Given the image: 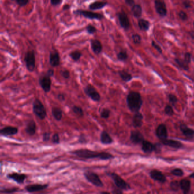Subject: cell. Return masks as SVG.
Instances as JSON below:
<instances>
[{"label": "cell", "instance_id": "1", "mask_svg": "<svg viewBox=\"0 0 194 194\" xmlns=\"http://www.w3.org/2000/svg\"><path fill=\"white\" fill-rule=\"evenodd\" d=\"M69 153L76 156V157L83 159H94L98 158L101 160H108L114 158L112 154L106 152H99L97 151L88 149H80L69 152Z\"/></svg>", "mask_w": 194, "mask_h": 194}, {"label": "cell", "instance_id": "2", "mask_svg": "<svg viewBox=\"0 0 194 194\" xmlns=\"http://www.w3.org/2000/svg\"><path fill=\"white\" fill-rule=\"evenodd\" d=\"M126 103L130 110L136 113L139 112L142 105V99L140 94L136 92H130L126 97Z\"/></svg>", "mask_w": 194, "mask_h": 194}, {"label": "cell", "instance_id": "3", "mask_svg": "<svg viewBox=\"0 0 194 194\" xmlns=\"http://www.w3.org/2000/svg\"><path fill=\"white\" fill-rule=\"evenodd\" d=\"M32 111L35 115L41 120L45 119L47 117V111L45 106L38 98H36L33 101Z\"/></svg>", "mask_w": 194, "mask_h": 194}, {"label": "cell", "instance_id": "4", "mask_svg": "<svg viewBox=\"0 0 194 194\" xmlns=\"http://www.w3.org/2000/svg\"><path fill=\"white\" fill-rule=\"evenodd\" d=\"M84 176L87 181L97 187H103L104 184L101 179L96 173L91 171H86L84 173Z\"/></svg>", "mask_w": 194, "mask_h": 194}, {"label": "cell", "instance_id": "5", "mask_svg": "<svg viewBox=\"0 0 194 194\" xmlns=\"http://www.w3.org/2000/svg\"><path fill=\"white\" fill-rule=\"evenodd\" d=\"M108 175L112 179L115 185L118 188L122 190H128L130 189L129 185L118 174L115 173H109Z\"/></svg>", "mask_w": 194, "mask_h": 194}, {"label": "cell", "instance_id": "6", "mask_svg": "<svg viewBox=\"0 0 194 194\" xmlns=\"http://www.w3.org/2000/svg\"><path fill=\"white\" fill-rule=\"evenodd\" d=\"M24 61L26 69L30 72H33L35 68V56L33 50L26 52L24 56Z\"/></svg>", "mask_w": 194, "mask_h": 194}, {"label": "cell", "instance_id": "7", "mask_svg": "<svg viewBox=\"0 0 194 194\" xmlns=\"http://www.w3.org/2000/svg\"><path fill=\"white\" fill-rule=\"evenodd\" d=\"M73 13L76 15L81 16H84L85 18L89 20H101L104 18V16L99 13L92 12L88 10H76L73 12Z\"/></svg>", "mask_w": 194, "mask_h": 194}, {"label": "cell", "instance_id": "8", "mask_svg": "<svg viewBox=\"0 0 194 194\" xmlns=\"http://www.w3.org/2000/svg\"><path fill=\"white\" fill-rule=\"evenodd\" d=\"M84 92L87 96L94 102H99L101 100V95L93 85L88 84L84 88Z\"/></svg>", "mask_w": 194, "mask_h": 194}, {"label": "cell", "instance_id": "9", "mask_svg": "<svg viewBox=\"0 0 194 194\" xmlns=\"http://www.w3.org/2000/svg\"><path fill=\"white\" fill-rule=\"evenodd\" d=\"M39 83L41 86V88L46 93H48L51 90L52 81L51 77L47 74H45L39 78Z\"/></svg>", "mask_w": 194, "mask_h": 194}, {"label": "cell", "instance_id": "10", "mask_svg": "<svg viewBox=\"0 0 194 194\" xmlns=\"http://www.w3.org/2000/svg\"><path fill=\"white\" fill-rule=\"evenodd\" d=\"M154 6L156 12L159 16L163 18L167 16V9L163 0H155Z\"/></svg>", "mask_w": 194, "mask_h": 194}, {"label": "cell", "instance_id": "11", "mask_svg": "<svg viewBox=\"0 0 194 194\" xmlns=\"http://www.w3.org/2000/svg\"><path fill=\"white\" fill-rule=\"evenodd\" d=\"M118 19L119 20V23L122 28L127 30L130 27V20L127 14L124 11L118 13Z\"/></svg>", "mask_w": 194, "mask_h": 194}, {"label": "cell", "instance_id": "12", "mask_svg": "<svg viewBox=\"0 0 194 194\" xmlns=\"http://www.w3.org/2000/svg\"><path fill=\"white\" fill-rule=\"evenodd\" d=\"M6 177L9 179H12L14 182H16L18 184L24 183V181L27 178V175L26 174L24 173H16V172L8 174Z\"/></svg>", "mask_w": 194, "mask_h": 194}, {"label": "cell", "instance_id": "13", "mask_svg": "<svg viewBox=\"0 0 194 194\" xmlns=\"http://www.w3.org/2000/svg\"><path fill=\"white\" fill-rule=\"evenodd\" d=\"M49 63L53 67H58L61 64L60 55L56 50L50 52Z\"/></svg>", "mask_w": 194, "mask_h": 194}, {"label": "cell", "instance_id": "14", "mask_svg": "<svg viewBox=\"0 0 194 194\" xmlns=\"http://www.w3.org/2000/svg\"><path fill=\"white\" fill-rule=\"evenodd\" d=\"M48 187V184H32L25 186L24 189L28 192L33 193L45 190Z\"/></svg>", "mask_w": 194, "mask_h": 194}, {"label": "cell", "instance_id": "15", "mask_svg": "<svg viewBox=\"0 0 194 194\" xmlns=\"http://www.w3.org/2000/svg\"><path fill=\"white\" fill-rule=\"evenodd\" d=\"M18 128L14 126H6L2 128L0 131V134L4 136H13L18 134Z\"/></svg>", "mask_w": 194, "mask_h": 194}, {"label": "cell", "instance_id": "16", "mask_svg": "<svg viewBox=\"0 0 194 194\" xmlns=\"http://www.w3.org/2000/svg\"><path fill=\"white\" fill-rule=\"evenodd\" d=\"M130 139L131 142L135 144L142 143L144 141L143 135L140 132L137 131H133L131 132Z\"/></svg>", "mask_w": 194, "mask_h": 194}, {"label": "cell", "instance_id": "17", "mask_svg": "<svg viewBox=\"0 0 194 194\" xmlns=\"http://www.w3.org/2000/svg\"><path fill=\"white\" fill-rule=\"evenodd\" d=\"M156 134L157 137L160 140H161V141L167 139L168 136V134H167V129L166 126L162 124L158 125L157 128L156 129Z\"/></svg>", "mask_w": 194, "mask_h": 194}, {"label": "cell", "instance_id": "18", "mask_svg": "<svg viewBox=\"0 0 194 194\" xmlns=\"http://www.w3.org/2000/svg\"><path fill=\"white\" fill-rule=\"evenodd\" d=\"M150 175L151 178L155 181H157L161 183H164L166 181V178L165 176L162 174V172H161L159 170H151Z\"/></svg>", "mask_w": 194, "mask_h": 194}, {"label": "cell", "instance_id": "19", "mask_svg": "<svg viewBox=\"0 0 194 194\" xmlns=\"http://www.w3.org/2000/svg\"><path fill=\"white\" fill-rule=\"evenodd\" d=\"M90 42L91 49L94 53L96 55H99L101 53L103 50V45L101 42L97 39H91Z\"/></svg>", "mask_w": 194, "mask_h": 194}, {"label": "cell", "instance_id": "20", "mask_svg": "<svg viewBox=\"0 0 194 194\" xmlns=\"http://www.w3.org/2000/svg\"><path fill=\"white\" fill-rule=\"evenodd\" d=\"M36 125L35 122L33 120L28 121L25 127V131L26 134L30 136H33L36 133Z\"/></svg>", "mask_w": 194, "mask_h": 194}, {"label": "cell", "instance_id": "21", "mask_svg": "<svg viewBox=\"0 0 194 194\" xmlns=\"http://www.w3.org/2000/svg\"><path fill=\"white\" fill-rule=\"evenodd\" d=\"M100 142L104 145H109L112 144L113 140L109 134L106 131H103L100 134Z\"/></svg>", "mask_w": 194, "mask_h": 194}, {"label": "cell", "instance_id": "22", "mask_svg": "<svg viewBox=\"0 0 194 194\" xmlns=\"http://www.w3.org/2000/svg\"><path fill=\"white\" fill-rule=\"evenodd\" d=\"M157 146H154L152 143L148 141L144 140L142 143V150L143 152L147 153H149L152 152L154 150H156Z\"/></svg>", "mask_w": 194, "mask_h": 194}, {"label": "cell", "instance_id": "23", "mask_svg": "<svg viewBox=\"0 0 194 194\" xmlns=\"http://www.w3.org/2000/svg\"><path fill=\"white\" fill-rule=\"evenodd\" d=\"M180 129L183 134L187 138H194V130L188 127L186 124L180 125Z\"/></svg>", "mask_w": 194, "mask_h": 194}, {"label": "cell", "instance_id": "24", "mask_svg": "<svg viewBox=\"0 0 194 194\" xmlns=\"http://www.w3.org/2000/svg\"><path fill=\"white\" fill-rule=\"evenodd\" d=\"M108 4V2L103 1H96L89 5L88 8L91 10H100L104 8Z\"/></svg>", "mask_w": 194, "mask_h": 194}, {"label": "cell", "instance_id": "25", "mask_svg": "<svg viewBox=\"0 0 194 194\" xmlns=\"http://www.w3.org/2000/svg\"><path fill=\"white\" fill-rule=\"evenodd\" d=\"M162 142L165 146H169L171 148H177V149L181 148L183 146V144L181 142L176 141V140H173L166 139L165 140L162 141Z\"/></svg>", "mask_w": 194, "mask_h": 194}, {"label": "cell", "instance_id": "26", "mask_svg": "<svg viewBox=\"0 0 194 194\" xmlns=\"http://www.w3.org/2000/svg\"><path fill=\"white\" fill-rule=\"evenodd\" d=\"M179 184H180V187L183 191V194H188V192H190V188H191V182L190 181L186 179H184L181 180Z\"/></svg>", "mask_w": 194, "mask_h": 194}, {"label": "cell", "instance_id": "27", "mask_svg": "<svg viewBox=\"0 0 194 194\" xmlns=\"http://www.w3.org/2000/svg\"><path fill=\"white\" fill-rule=\"evenodd\" d=\"M142 119L143 116L141 113L139 112L135 113L133 118V125L134 127L135 128H138L141 127L143 123Z\"/></svg>", "mask_w": 194, "mask_h": 194}, {"label": "cell", "instance_id": "28", "mask_svg": "<svg viewBox=\"0 0 194 194\" xmlns=\"http://www.w3.org/2000/svg\"><path fill=\"white\" fill-rule=\"evenodd\" d=\"M138 25L141 30L144 31H147L149 30L150 23L149 20L140 18L138 21Z\"/></svg>", "mask_w": 194, "mask_h": 194}, {"label": "cell", "instance_id": "29", "mask_svg": "<svg viewBox=\"0 0 194 194\" xmlns=\"http://www.w3.org/2000/svg\"><path fill=\"white\" fill-rule=\"evenodd\" d=\"M132 12L136 18H140L142 15V8L139 4H135L132 7Z\"/></svg>", "mask_w": 194, "mask_h": 194}, {"label": "cell", "instance_id": "30", "mask_svg": "<svg viewBox=\"0 0 194 194\" xmlns=\"http://www.w3.org/2000/svg\"><path fill=\"white\" fill-rule=\"evenodd\" d=\"M51 113L54 118L57 120V121H61V119L63 117V112L62 110L57 107H54L51 110Z\"/></svg>", "mask_w": 194, "mask_h": 194}, {"label": "cell", "instance_id": "31", "mask_svg": "<svg viewBox=\"0 0 194 194\" xmlns=\"http://www.w3.org/2000/svg\"><path fill=\"white\" fill-rule=\"evenodd\" d=\"M118 74H119L120 77H121L122 80L126 82L131 81L133 78L132 76L130 73H128V72H126L124 70L118 71Z\"/></svg>", "mask_w": 194, "mask_h": 194}, {"label": "cell", "instance_id": "32", "mask_svg": "<svg viewBox=\"0 0 194 194\" xmlns=\"http://www.w3.org/2000/svg\"><path fill=\"white\" fill-rule=\"evenodd\" d=\"M20 190L18 187H13L9 188H1V193L4 194H12L18 192Z\"/></svg>", "mask_w": 194, "mask_h": 194}, {"label": "cell", "instance_id": "33", "mask_svg": "<svg viewBox=\"0 0 194 194\" xmlns=\"http://www.w3.org/2000/svg\"><path fill=\"white\" fill-rule=\"evenodd\" d=\"M69 56L71 57V59L74 61H78L80 59L82 56V53L80 51L75 50L72 51L69 54Z\"/></svg>", "mask_w": 194, "mask_h": 194}, {"label": "cell", "instance_id": "34", "mask_svg": "<svg viewBox=\"0 0 194 194\" xmlns=\"http://www.w3.org/2000/svg\"><path fill=\"white\" fill-rule=\"evenodd\" d=\"M73 113L76 114L77 116L82 117L84 115V111L82 109V108L78 106H73L71 108Z\"/></svg>", "mask_w": 194, "mask_h": 194}, {"label": "cell", "instance_id": "35", "mask_svg": "<svg viewBox=\"0 0 194 194\" xmlns=\"http://www.w3.org/2000/svg\"><path fill=\"white\" fill-rule=\"evenodd\" d=\"M117 58L119 61H125L128 58V55L125 51H121L120 52L118 53Z\"/></svg>", "mask_w": 194, "mask_h": 194}, {"label": "cell", "instance_id": "36", "mask_svg": "<svg viewBox=\"0 0 194 194\" xmlns=\"http://www.w3.org/2000/svg\"><path fill=\"white\" fill-rule=\"evenodd\" d=\"M110 111L108 109L104 108L101 110L100 116L101 118L106 119L109 118L110 117Z\"/></svg>", "mask_w": 194, "mask_h": 194}, {"label": "cell", "instance_id": "37", "mask_svg": "<svg viewBox=\"0 0 194 194\" xmlns=\"http://www.w3.org/2000/svg\"><path fill=\"white\" fill-rule=\"evenodd\" d=\"M175 62L177 63V64L181 67L182 68V69H185V70H188V64H187L185 61L184 60H180V59H176L175 60Z\"/></svg>", "mask_w": 194, "mask_h": 194}, {"label": "cell", "instance_id": "38", "mask_svg": "<svg viewBox=\"0 0 194 194\" xmlns=\"http://www.w3.org/2000/svg\"><path fill=\"white\" fill-rule=\"evenodd\" d=\"M132 38L134 43L136 45L140 44L141 42V37L138 34H134L133 35H132Z\"/></svg>", "mask_w": 194, "mask_h": 194}, {"label": "cell", "instance_id": "39", "mask_svg": "<svg viewBox=\"0 0 194 194\" xmlns=\"http://www.w3.org/2000/svg\"><path fill=\"white\" fill-rule=\"evenodd\" d=\"M86 31L89 34H93L97 31L96 28L92 24H88L86 27Z\"/></svg>", "mask_w": 194, "mask_h": 194}, {"label": "cell", "instance_id": "40", "mask_svg": "<svg viewBox=\"0 0 194 194\" xmlns=\"http://www.w3.org/2000/svg\"><path fill=\"white\" fill-rule=\"evenodd\" d=\"M51 142L54 144H59L60 143V138L58 133L54 134L51 138Z\"/></svg>", "mask_w": 194, "mask_h": 194}, {"label": "cell", "instance_id": "41", "mask_svg": "<svg viewBox=\"0 0 194 194\" xmlns=\"http://www.w3.org/2000/svg\"><path fill=\"white\" fill-rule=\"evenodd\" d=\"M165 112L166 115L169 116H172L174 113L173 109L170 105L166 106L165 109Z\"/></svg>", "mask_w": 194, "mask_h": 194}, {"label": "cell", "instance_id": "42", "mask_svg": "<svg viewBox=\"0 0 194 194\" xmlns=\"http://www.w3.org/2000/svg\"><path fill=\"white\" fill-rule=\"evenodd\" d=\"M171 173L174 175L178 176V177H182V175H183V174H184L183 170L181 169H178V168L174 169V170H172Z\"/></svg>", "mask_w": 194, "mask_h": 194}, {"label": "cell", "instance_id": "43", "mask_svg": "<svg viewBox=\"0 0 194 194\" xmlns=\"http://www.w3.org/2000/svg\"><path fill=\"white\" fill-rule=\"evenodd\" d=\"M88 140H87V136H85L84 134H81L79 137V140H78V142L80 144H87L88 142Z\"/></svg>", "mask_w": 194, "mask_h": 194}, {"label": "cell", "instance_id": "44", "mask_svg": "<svg viewBox=\"0 0 194 194\" xmlns=\"http://www.w3.org/2000/svg\"><path fill=\"white\" fill-rule=\"evenodd\" d=\"M61 76L65 79H69L70 78V72L67 69H63L61 72Z\"/></svg>", "mask_w": 194, "mask_h": 194}, {"label": "cell", "instance_id": "45", "mask_svg": "<svg viewBox=\"0 0 194 194\" xmlns=\"http://www.w3.org/2000/svg\"><path fill=\"white\" fill-rule=\"evenodd\" d=\"M16 2L17 4L19 5L21 7L25 6L29 2V0H12Z\"/></svg>", "mask_w": 194, "mask_h": 194}, {"label": "cell", "instance_id": "46", "mask_svg": "<svg viewBox=\"0 0 194 194\" xmlns=\"http://www.w3.org/2000/svg\"><path fill=\"white\" fill-rule=\"evenodd\" d=\"M178 16H179V18L182 20L185 21V20H188L187 14H186V12H185L183 11V10H181V11H180V12H179V13H178Z\"/></svg>", "mask_w": 194, "mask_h": 194}, {"label": "cell", "instance_id": "47", "mask_svg": "<svg viewBox=\"0 0 194 194\" xmlns=\"http://www.w3.org/2000/svg\"><path fill=\"white\" fill-rule=\"evenodd\" d=\"M169 100L170 102V103L172 105H175L177 101H178V99L175 95H174V94H170L169 95Z\"/></svg>", "mask_w": 194, "mask_h": 194}, {"label": "cell", "instance_id": "48", "mask_svg": "<svg viewBox=\"0 0 194 194\" xmlns=\"http://www.w3.org/2000/svg\"><path fill=\"white\" fill-rule=\"evenodd\" d=\"M170 187L171 189L174 191H177L180 187V184L177 181H173L170 184Z\"/></svg>", "mask_w": 194, "mask_h": 194}, {"label": "cell", "instance_id": "49", "mask_svg": "<svg viewBox=\"0 0 194 194\" xmlns=\"http://www.w3.org/2000/svg\"><path fill=\"white\" fill-rule=\"evenodd\" d=\"M151 45H152V46L154 48L158 51V52H159L160 53H162V49L160 47V46H159V45H157L154 41H151Z\"/></svg>", "mask_w": 194, "mask_h": 194}, {"label": "cell", "instance_id": "50", "mask_svg": "<svg viewBox=\"0 0 194 194\" xmlns=\"http://www.w3.org/2000/svg\"><path fill=\"white\" fill-rule=\"evenodd\" d=\"M191 53L188 52H187L185 54V58H184V60L185 61L187 64H189L191 62Z\"/></svg>", "mask_w": 194, "mask_h": 194}, {"label": "cell", "instance_id": "51", "mask_svg": "<svg viewBox=\"0 0 194 194\" xmlns=\"http://www.w3.org/2000/svg\"><path fill=\"white\" fill-rule=\"evenodd\" d=\"M50 140V133L45 132L43 134V141L45 142H49Z\"/></svg>", "mask_w": 194, "mask_h": 194}, {"label": "cell", "instance_id": "52", "mask_svg": "<svg viewBox=\"0 0 194 194\" xmlns=\"http://www.w3.org/2000/svg\"><path fill=\"white\" fill-rule=\"evenodd\" d=\"M182 4L186 9H189L191 7V4L190 0H184L182 2Z\"/></svg>", "mask_w": 194, "mask_h": 194}, {"label": "cell", "instance_id": "53", "mask_svg": "<svg viewBox=\"0 0 194 194\" xmlns=\"http://www.w3.org/2000/svg\"><path fill=\"white\" fill-rule=\"evenodd\" d=\"M112 194H123L121 189L118 187H115L113 189V190L112 191Z\"/></svg>", "mask_w": 194, "mask_h": 194}, {"label": "cell", "instance_id": "54", "mask_svg": "<svg viewBox=\"0 0 194 194\" xmlns=\"http://www.w3.org/2000/svg\"><path fill=\"white\" fill-rule=\"evenodd\" d=\"M51 4L54 6H57L61 4L62 2V0H50Z\"/></svg>", "mask_w": 194, "mask_h": 194}, {"label": "cell", "instance_id": "55", "mask_svg": "<svg viewBox=\"0 0 194 194\" xmlns=\"http://www.w3.org/2000/svg\"><path fill=\"white\" fill-rule=\"evenodd\" d=\"M125 2L126 4L130 7H133L135 5L134 0H125Z\"/></svg>", "mask_w": 194, "mask_h": 194}, {"label": "cell", "instance_id": "56", "mask_svg": "<svg viewBox=\"0 0 194 194\" xmlns=\"http://www.w3.org/2000/svg\"><path fill=\"white\" fill-rule=\"evenodd\" d=\"M58 99L61 102L65 101V95L63 93H59L58 94Z\"/></svg>", "mask_w": 194, "mask_h": 194}, {"label": "cell", "instance_id": "57", "mask_svg": "<svg viewBox=\"0 0 194 194\" xmlns=\"http://www.w3.org/2000/svg\"><path fill=\"white\" fill-rule=\"evenodd\" d=\"M46 74H47L50 77H53L54 74V70L52 69H50L46 72Z\"/></svg>", "mask_w": 194, "mask_h": 194}, {"label": "cell", "instance_id": "58", "mask_svg": "<svg viewBox=\"0 0 194 194\" xmlns=\"http://www.w3.org/2000/svg\"><path fill=\"white\" fill-rule=\"evenodd\" d=\"M70 8V6L69 5H65V6H63V9L64 10H69Z\"/></svg>", "mask_w": 194, "mask_h": 194}, {"label": "cell", "instance_id": "59", "mask_svg": "<svg viewBox=\"0 0 194 194\" xmlns=\"http://www.w3.org/2000/svg\"><path fill=\"white\" fill-rule=\"evenodd\" d=\"M190 36L191 37V38H192V39H194V31L190 32Z\"/></svg>", "mask_w": 194, "mask_h": 194}, {"label": "cell", "instance_id": "60", "mask_svg": "<svg viewBox=\"0 0 194 194\" xmlns=\"http://www.w3.org/2000/svg\"><path fill=\"white\" fill-rule=\"evenodd\" d=\"M110 194L108 192H106V191H102V192H100V194Z\"/></svg>", "mask_w": 194, "mask_h": 194}, {"label": "cell", "instance_id": "61", "mask_svg": "<svg viewBox=\"0 0 194 194\" xmlns=\"http://www.w3.org/2000/svg\"><path fill=\"white\" fill-rule=\"evenodd\" d=\"M190 177H191V178H194V173L190 175Z\"/></svg>", "mask_w": 194, "mask_h": 194}, {"label": "cell", "instance_id": "62", "mask_svg": "<svg viewBox=\"0 0 194 194\" xmlns=\"http://www.w3.org/2000/svg\"><path fill=\"white\" fill-rule=\"evenodd\" d=\"M193 24H194V23H193Z\"/></svg>", "mask_w": 194, "mask_h": 194}]
</instances>
